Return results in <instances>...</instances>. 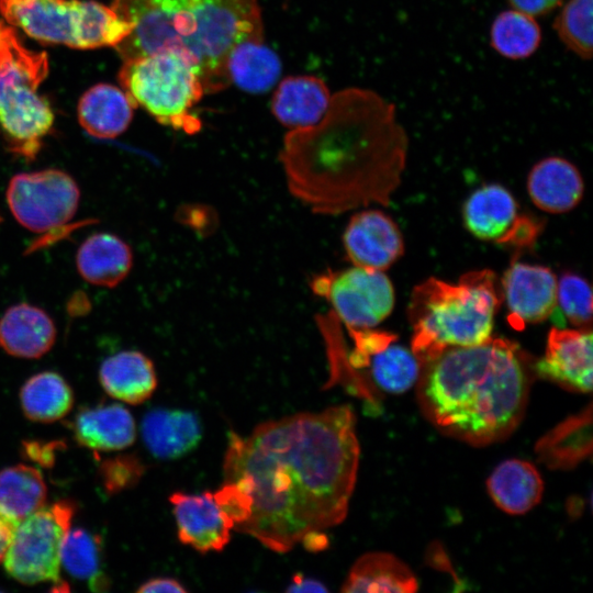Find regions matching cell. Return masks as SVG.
Listing matches in <instances>:
<instances>
[{
    "instance_id": "cell-5",
    "label": "cell",
    "mask_w": 593,
    "mask_h": 593,
    "mask_svg": "<svg viewBox=\"0 0 593 593\" xmlns=\"http://www.w3.org/2000/svg\"><path fill=\"white\" fill-rule=\"evenodd\" d=\"M501 294L489 269L468 272L456 283L428 278L417 284L411 295L409 318L413 327L411 350L421 365L447 348L489 339Z\"/></svg>"
},
{
    "instance_id": "cell-16",
    "label": "cell",
    "mask_w": 593,
    "mask_h": 593,
    "mask_svg": "<svg viewBox=\"0 0 593 593\" xmlns=\"http://www.w3.org/2000/svg\"><path fill=\"white\" fill-rule=\"evenodd\" d=\"M180 542L201 553L222 551L231 539L232 525L213 493L174 492L169 496Z\"/></svg>"
},
{
    "instance_id": "cell-15",
    "label": "cell",
    "mask_w": 593,
    "mask_h": 593,
    "mask_svg": "<svg viewBox=\"0 0 593 593\" xmlns=\"http://www.w3.org/2000/svg\"><path fill=\"white\" fill-rule=\"evenodd\" d=\"M592 348L591 329L552 327L535 370L568 390L588 393L592 390Z\"/></svg>"
},
{
    "instance_id": "cell-23",
    "label": "cell",
    "mask_w": 593,
    "mask_h": 593,
    "mask_svg": "<svg viewBox=\"0 0 593 593\" xmlns=\"http://www.w3.org/2000/svg\"><path fill=\"white\" fill-rule=\"evenodd\" d=\"M133 265V253L128 244L111 233L89 236L78 248L76 266L88 282L113 288L128 275Z\"/></svg>"
},
{
    "instance_id": "cell-31",
    "label": "cell",
    "mask_w": 593,
    "mask_h": 593,
    "mask_svg": "<svg viewBox=\"0 0 593 593\" xmlns=\"http://www.w3.org/2000/svg\"><path fill=\"white\" fill-rule=\"evenodd\" d=\"M540 42L541 30L535 18L515 9L501 12L490 29L491 46L506 58H527Z\"/></svg>"
},
{
    "instance_id": "cell-19",
    "label": "cell",
    "mask_w": 593,
    "mask_h": 593,
    "mask_svg": "<svg viewBox=\"0 0 593 593\" xmlns=\"http://www.w3.org/2000/svg\"><path fill=\"white\" fill-rule=\"evenodd\" d=\"M55 340V323L38 306L19 303L10 306L0 318V347L10 356L41 358Z\"/></svg>"
},
{
    "instance_id": "cell-7",
    "label": "cell",
    "mask_w": 593,
    "mask_h": 593,
    "mask_svg": "<svg viewBox=\"0 0 593 593\" xmlns=\"http://www.w3.org/2000/svg\"><path fill=\"white\" fill-rule=\"evenodd\" d=\"M122 90L163 125L197 133L201 123L191 113L205 93L189 56L163 49L124 60L119 72Z\"/></svg>"
},
{
    "instance_id": "cell-22",
    "label": "cell",
    "mask_w": 593,
    "mask_h": 593,
    "mask_svg": "<svg viewBox=\"0 0 593 593\" xmlns=\"http://www.w3.org/2000/svg\"><path fill=\"white\" fill-rule=\"evenodd\" d=\"M99 380L113 399L137 405L148 400L157 388L153 361L138 350H123L100 366Z\"/></svg>"
},
{
    "instance_id": "cell-17",
    "label": "cell",
    "mask_w": 593,
    "mask_h": 593,
    "mask_svg": "<svg viewBox=\"0 0 593 593\" xmlns=\"http://www.w3.org/2000/svg\"><path fill=\"white\" fill-rule=\"evenodd\" d=\"M147 450L157 459L175 460L194 450L202 438V424L192 411L155 409L141 424Z\"/></svg>"
},
{
    "instance_id": "cell-41",
    "label": "cell",
    "mask_w": 593,
    "mask_h": 593,
    "mask_svg": "<svg viewBox=\"0 0 593 593\" xmlns=\"http://www.w3.org/2000/svg\"><path fill=\"white\" fill-rule=\"evenodd\" d=\"M18 522L9 517L0 508V561L3 559Z\"/></svg>"
},
{
    "instance_id": "cell-4",
    "label": "cell",
    "mask_w": 593,
    "mask_h": 593,
    "mask_svg": "<svg viewBox=\"0 0 593 593\" xmlns=\"http://www.w3.org/2000/svg\"><path fill=\"white\" fill-rule=\"evenodd\" d=\"M133 29L114 48L123 60L163 49L187 54L204 92L224 90L228 53L246 38H264L258 0H113Z\"/></svg>"
},
{
    "instance_id": "cell-14",
    "label": "cell",
    "mask_w": 593,
    "mask_h": 593,
    "mask_svg": "<svg viewBox=\"0 0 593 593\" xmlns=\"http://www.w3.org/2000/svg\"><path fill=\"white\" fill-rule=\"evenodd\" d=\"M343 245L354 266L382 271L404 251L396 223L380 210L356 213L344 231Z\"/></svg>"
},
{
    "instance_id": "cell-6",
    "label": "cell",
    "mask_w": 593,
    "mask_h": 593,
    "mask_svg": "<svg viewBox=\"0 0 593 593\" xmlns=\"http://www.w3.org/2000/svg\"><path fill=\"white\" fill-rule=\"evenodd\" d=\"M48 69L47 54L29 49L0 21V131L8 149L27 160L40 153L54 124L49 102L37 92Z\"/></svg>"
},
{
    "instance_id": "cell-32",
    "label": "cell",
    "mask_w": 593,
    "mask_h": 593,
    "mask_svg": "<svg viewBox=\"0 0 593 593\" xmlns=\"http://www.w3.org/2000/svg\"><path fill=\"white\" fill-rule=\"evenodd\" d=\"M60 562L70 575L88 580L91 590L108 589L109 581L100 570L101 540L90 532L69 528L61 545Z\"/></svg>"
},
{
    "instance_id": "cell-25",
    "label": "cell",
    "mask_w": 593,
    "mask_h": 593,
    "mask_svg": "<svg viewBox=\"0 0 593 593\" xmlns=\"http://www.w3.org/2000/svg\"><path fill=\"white\" fill-rule=\"evenodd\" d=\"M417 589V580L409 566L389 552L374 551L355 561L342 592L412 593Z\"/></svg>"
},
{
    "instance_id": "cell-30",
    "label": "cell",
    "mask_w": 593,
    "mask_h": 593,
    "mask_svg": "<svg viewBox=\"0 0 593 593\" xmlns=\"http://www.w3.org/2000/svg\"><path fill=\"white\" fill-rule=\"evenodd\" d=\"M47 488L38 469L15 465L0 471V508L15 522L44 506Z\"/></svg>"
},
{
    "instance_id": "cell-40",
    "label": "cell",
    "mask_w": 593,
    "mask_h": 593,
    "mask_svg": "<svg viewBox=\"0 0 593 593\" xmlns=\"http://www.w3.org/2000/svg\"><path fill=\"white\" fill-rule=\"evenodd\" d=\"M328 589L318 580L305 577L302 573L293 574L286 592H327Z\"/></svg>"
},
{
    "instance_id": "cell-34",
    "label": "cell",
    "mask_w": 593,
    "mask_h": 593,
    "mask_svg": "<svg viewBox=\"0 0 593 593\" xmlns=\"http://www.w3.org/2000/svg\"><path fill=\"white\" fill-rule=\"evenodd\" d=\"M557 327H564L563 321L577 328L591 329L592 291L589 282L572 272L563 273L557 283V305L551 315Z\"/></svg>"
},
{
    "instance_id": "cell-3",
    "label": "cell",
    "mask_w": 593,
    "mask_h": 593,
    "mask_svg": "<svg viewBox=\"0 0 593 593\" xmlns=\"http://www.w3.org/2000/svg\"><path fill=\"white\" fill-rule=\"evenodd\" d=\"M417 398L443 433L474 446L506 438L521 423L530 379L518 348L490 337L450 347L421 365Z\"/></svg>"
},
{
    "instance_id": "cell-28",
    "label": "cell",
    "mask_w": 593,
    "mask_h": 593,
    "mask_svg": "<svg viewBox=\"0 0 593 593\" xmlns=\"http://www.w3.org/2000/svg\"><path fill=\"white\" fill-rule=\"evenodd\" d=\"M591 450V405L552 428L536 445L539 460L552 469L574 468Z\"/></svg>"
},
{
    "instance_id": "cell-35",
    "label": "cell",
    "mask_w": 593,
    "mask_h": 593,
    "mask_svg": "<svg viewBox=\"0 0 593 593\" xmlns=\"http://www.w3.org/2000/svg\"><path fill=\"white\" fill-rule=\"evenodd\" d=\"M564 46L582 59L592 57V0H569L553 22Z\"/></svg>"
},
{
    "instance_id": "cell-1",
    "label": "cell",
    "mask_w": 593,
    "mask_h": 593,
    "mask_svg": "<svg viewBox=\"0 0 593 593\" xmlns=\"http://www.w3.org/2000/svg\"><path fill=\"white\" fill-rule=\"evenodd\" d=\"M356 416L349 405L302 412L228 436L223 481L250 503L234 530L284 553L311 533L340 524L359 466Z\"/></svg>"
},
{
    "instance_id": "cell-39",
    "label": "cell",
    "mask_w": 593,
    "mask_h": 593,
    "mask_svg": "<svg viewBox=\"0 0 593 593\" xmlns=\"http://www.w3.org/2000/svg\"><path fill=\"white\" fill-rule=\"evenodd\" d=\"M139 593L148 592H177L186 593L188 590L183 586L181 582L174 578H153L144 582L137 590Z\"/></svg>"
},
{
    "instance_id": "cell-21",
    "label": "cell",
    "mask_w": 593,
    "mask_h": 593,
    "mask_svg": "<svg viewBox=\"0 0 593 593\" xmlns=\"http://www.w3.org/2000/svg\"><path fill=\"white\" fill-rule=\"evenodd\" d=\"M71 427L78 444L93 450H122L130 447L136 438L134 417L119 403L80 410Z\"/></svg>"
},
{
    "instance_id": "cell-12",
    "label": "cell",
    "mask_w": 593,
    "mask_h": 593,
    "mask_svg": "<svg viewBox=\"0 0 593 593\" xmlns=\"http://www.w3.org/2000/svg\"><path fill=\"white\" fill-rule=\"evenodd\" d=\"M467 230L485 242H528L536 225L519 217L518 205L512 193L501 184L490 183L474 190L462 208Z\"/></svg>"
},
{
    "instance_id": "cell-9",
    "label": "cell",
    "mask_w": 593,
    "mask_h": 593,
    "mask_svg": "<svg viewBox=\"0 0 593 593\" xmlns=\"http://www.w3.org/2000/svg\"><path fill=\"white\" fill-rule=\"evenodd\" d=\"M74 511L71 502L59 501L20 521L2 559L7 573L29 585L59 583L60 550Z\"/></svg>"
},
{
    "instance_id": "cell-20",
    "label": "cell",
    "mask_w": 593,
    "mask_h": 593,
    "mask_svg": "<svg viewBox=\"0 0 593 593\" xmlns=\"http://www.w3.org/2000/svg\"><path fill=\"white\" fill-rule=\"evenodd\" d=\"M331 98L322 79L314 76H290L279 83L273 93L271 110L287 127H309L322 120Z\"/></svg>"
},
{
    "instance_id": "cell-24",
    "label": "cell",
    "mask_w": 593,
    "mask_h": 593,
    "mask_svg": "<svg viewBox=\"0 0 593 593\" xmlns=\"http://www.w3.org/2000/svg\"><path fill=\"white\" fill-rule=\"evenodd\" d=\"M486 486L495 505L512 515L534 508L544 493V481L537 468L515 458L501 462L488 478Z\"/></svg>"
},
{
    "instance_id": "cell-10",
    "label": "cell",
    "mask_w": 593,
    "mask_h": 593,
    "mask_svg": "<svg viewBox=\"0 0 593 593\" xmlns=\"http://www.w3.org/2000/svg\"><path fill=\"white\" fill-rule=\"evenodd\" d=\"M314 294L327 300L347 328L367 329L377 326L392 312L395 292L382 270L353 267L325 272L311 280Z\"/></svg>"
},
{
    "instance_id": "cell-13",
    "label": "cell",
    "mask_w": 593,
    "mask_h": 593,
    "mask_svg": "<svg viewBox=\"0 0 593 593\" xmlns=\"http://www.w3.org/2000/svg\"><path fill=\"white\" fill-rule=\"evenodd\" d=\"M556 275L547 267L513 262L501 281L507 321L515 329L549 318L557 305Z\"/></svg>"
},
{
    "instance_id": "cell-11",
    "label": "cell",
    "mask_w": 593,
    "mask_h": 593,
    "mask_svg": "<svg viewBox=\"0 0 593 593\" xmlns=\"http://www.w3.org/2000/svg\"><path fill=\"white\" fill-rule=\"evenodd\" d=\"M5 198L11 213L22 226L42 233L67 223L75 215L80 190L67 172L44 169L14 175Z\"/></svg>"
},
{
    "instance_id": "cell-37",
    "label": "cell",
    "mask_w": 593,
    "mask_h": 593,
    "mask_svg": "<svg viewBox=\"0 0 593 593\" xmlns=\"http://www.w3.org/2000/svg\"><path fill=\"white\" fill-rule=\"evenodd\" d=\"M58 443L30 441L23 444V454L31 460L44 467H51L55 460V449Z\"/></svg>"
},
{
    "instance_id": "cell-36",
    "label": "cell",
    "mask_w": 593,
    "mask_h": 593,
    "mask_svg": "<svg viewBox=\"0 0 593 593\" xmlns=\"http://www.w3.org/2000/svg\"><path fill=\"white\" fill-rule=\"evenodd\" d=\"M101 478L108 492L114 493L137 483L144 472V466L134 456H119L101 465Z\"/></svg>"
},
{
    "instance_id": "cell-2",
    "label": "cell",
    "mask_w": 593,
    "mask_h": 593,
    "mask_svg": "<svg viewBox=\"0 0 593 593\" xmlns=\"http://www.w3.org/2000/svg\"><path fill=\"white\" fill-rule=\"evenodd\" d=\"M406 145L392 103L348 88L332 96L318 123L286 135L279 159L296 199L314 213L337 214L383 202L399 180Z\"/></svg>"
},
{
    "instance_id": "cell-29",
    "label": "cell",
    "mask_w": 593,
    "mask_h": 593,
    "mask_svg": "<svg viewBox=\"0 0 593 593\" xmlns=\"http://www.w3.org/2000/svg\"><path fill=\"white\" fill-rule=\"evenodd\" d=\"M20 403L23 414L29 419L52 423L70 412L74 393L59 373L43 371L29 378L22 385Z\"/></svg>"
},
{
    "instance_id": "cell-42",
    "label": "cell",
    "mask_w": 593,
    "mask_h": 593,
    "mask_svg": "<svg viewBox=\"0 0 593 593\" xmlns=\"http://www.w3.org/2000/svg\"><path fill=\"white\" fill-rule=\"evenodd\" d=\"M305 549L311 551L323 550L328 546V538L323 532L307 534L301 541Z\"/></svg>"
},
{
    "instance_id": "cell-33",
    "label": "cell",
    "mask_w": 593,
    "mask_h": 593,
    "mask_svg": "<svg viewBox=\"0 0 593 593\" xmlns=\"http://www.w3.org/2000/svg\"><path fill=\"white\" fill-rule=\"evenodd\" d=\"M376 384L390 393H402L418 380L421 362L412 350L392 342L371 355L368 365Z\"/></svg>"
},
{
    "instance_id": "cell-26",
    "label": "cell",
    "mask_w": 593,
    "mask_h": 593,
    "mask_svg": "<svg viewBox=\"0 0 593 593\" xmlns=\"http://www.w3.org/2000/svg\"><path fill=\"white\" fill-rule=\"evenodd\" d=\"M134 109L122 89L108 83H98L80 98L78 120L90 135L114 138L127 128Z\"/></svg>"
},
{
    "instance_id": "cell-8",
    "label": "cell",
    "mask_w": 593,
    "mask_h": 593,
    "mask_svg": "<svg viewBox=\"0 0 593 593\" xmlns=\"http://www.w3.org/2000/svg\"><path fill=\"white\" fill-rule=\"evenodd\" d=\"M0 13L40 42L78 49L115 47L133 29L112 8L91 0H0Z\"/></svg>"
},
{
    "instance_id": "cell-27",
    "label": "cell",
    "mask_w": 593,
    "mask_h": 593,
    "mask_svg": "<svg viewBox=\"0 0 593 593\" xmlns=\"http://www.w3.org/2000/svg\"><path fill=\"white\" fill-rule=\"evenodd\" d=\"M226 71L230 83L247 92L261 93L277 82L281 63L277 54L264 44V38H246L228 53Z\"/></svg>"
},
{
    "instance_id": "cell-38",
    "label": "cell",
    "mask_w": 593,
    "mask_h": 593,
    "mask_svg": "<svg viewBox=\"0 0 593 593\" xmlns=\"http://www.w3.org/2000/svg\"><path fill=\"white\" fill-rule=\"evenodd\" d=\"M563 0H508L513 9L527 13L532 16L544 15L559 4Z\"/></svg>"
},
{
    "instance_id": "cell-18",
    "label": "cell",
    "mask_w": 593,
    "mask_h": 593,
    "mask_svg": "<svg viewBox=\"0 0 593 593\" xmlns=\"http://www.w3.org/2000/svg\"><path fill=\"white\" fill-rule=\"evenodd\" d=\"M532 202L540 210L560 214L574 209L583 198L584 183L579 169L561 157L538 161L527 177Z\"/></svg>"
}]
</instances>
